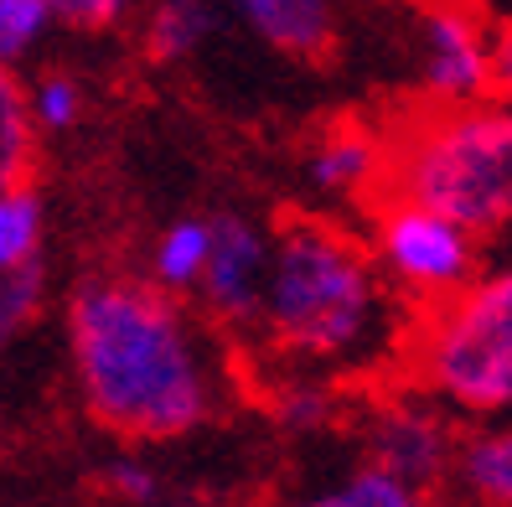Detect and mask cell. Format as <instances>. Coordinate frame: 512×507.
<instances>
[{"label":"cell","mask_w":512,"mask_h":507,"mask_svg":"<svg viewBox=\"0 0 512 507\" xmlns=\"http://www.w3.org/2000/svg\"><path fill=\"white\" fill-rule=\"evenodd\" d=\"M63 342L88 420L119 440H187L218 414L223 378L202 321L150 275H83L63 306Z\"/></svg>","instance_id":"6da1fadb"},{"label":"cell","mask_w":512,"mask_h":507,"mask_svg":"<svg viewBox=\"0 0 512 507\" xmlns=\"http://www.w3.org/2000/svg\"><path fill=\"white\" fill-rule=\"evenodd\" d=\"M399 332L394 285L357 233L311 213L269 233L254 337L285 373H368L399 347Z\"/></svg>","instance_id":"7a4b0ae2"},{"label":"cell","mask_w":512,"mask_h":507,"mask_svg":"<svg viewBox=\"0 0 512 507\" xmlns=\"http://www.w3.org/2000/svg\"><path fill=\"white\" fill-rule=\"evenodd\" d=\"M383 192L461 223L471 238L512 228V104H430L388 135Z\"/></svg>","instance_id":"3957f363"},{"label":"cell","mask_w":512,"mask_h":507,"mask_svg":"<svg viewBox=\"0 0 512 507\" xmlns=\"http://www.w3.org/2000/svg\"><path fill=\"white\" fill-rule=\"evenodd\" d=\"M419 389L456 420L512 414V264L430 306L414 332Z\"/></svg>","instance_id":"277c9868"},{"label":"cell","mask_w":512,"mask_h":507,"mask_svg":"<svg viewBox=\"0 0 512 507\" xmlns=\"http://www.w3.org/2000/svg\"><path fill=\"white\" fill-rule=\"evenodd\" d=\"M368 254L378 275L419 306H440L481 275V238L394 192L368 202Z\"/></svg>","instance_id":"5b68a950"},{"label":"cell","mask_w":512,"mask_h":507,"mask_svg":"<svg viewBox=\"0 0 512 507\" xmlns=\"http://www.w3.org/2000/svg\"><path fill=\"white\" fill-rule=\"evenodd\" d=\"M456 451H461L456 414L419 389V394L378 399L368 409V420H363V451H357V456H368L383 471L404 476V482L419 487V492H435V487L450 482Z\"/></svg>","instance_id":"8992f818"},{"label":"cell","mask_w":512,"mask_h":507,"mask_svg":"<svg viewBox=\"0 0 512 507\" xmlns=\"http://www.w3.org/2000/svg\"><path fill=\"white\" fill-rule=\"evenodd\" d=\"M264 270H269V233L238 213H207V259L197 275V306L202 316L228 337H254L259 301H264Z\"/></svg>","instance_id":"52a82bcc"},{"label":"cell","mask_w":512,"mask_h":507,"mask_svg":"<svg viewBox=\"0 0 512 507\" xmlns=\"http://www.w3.org/2000/svg\"><path fill=\"white\" fill-rule=\"evenodd\" d=\"M414 78L430 104L492 99V37L461 6H425L414 21Z\"/></svg>","instance_id":"ba28073f"},{"label":"cell","mask_w":512,"mask_h":507,"mask_svg":"<svg viewBox=\"0 0 512 507\" xmlns=\"http://www.w3.org/2000/svg\"><path fill=\"white\" fill-rule=\"evenodd\" d=\"M383 161H388V135L347 119V125H331L306 145L300 182L321 202H373L383 192Z\"/></svg>","instance_id":"9c48e42d"},{"label":"cell","mask_w":512,"mask_h":507,"mask_svg":"<svg viewBox=\"0 0 512 507\" xmlns=\"http://www.w3.org/2000/svg\"><path fill=\"white\" fill-rule=\"evenodd\" d=\"M254 42L290 63H326L342 42V6L337 0H218Z\"/></svg>","instance_id":"30bf717a"},{"label":"cell","mask_w":512,"mask_h":507,"mask_svg":"<svg viewBox=\"0 0 512 507\" xmlns=\"http://www.w3.org/2000/svg\"><path fill=\"white\" fill-rule=\"evenodd\" d=\"M280 507H430V492L409 487L404 476L383 471L368 456H352L347 466L311 476L295 492H285Z\"/></svg>","instance_id":"8fae6325"},{"label":"cell","mask_w":512,"mask_h":507,"mask_svg":"<svg viewBox=\"0 0 512 507\" xmlns=\"http://www.w3.org/2000/svg\"><path fill=\"white\" fill-rule=\"evenodd\" d=\"M218 21H223L218 0H150L140 16V52L156 68H176L207 47Z\"/></svg>","instance_id":"7c38bea8"},{"label":"cell","mask_w":512,"mask_h":507,"mask_svg":"<svg viewBox=\"0 0 512 507\" xmlns=\"http://www.w3.org/2000/svg\"><path fill=\"white\" fill-rule=\"evenodd\" d=\"M450 482L476 507H512V425H487L461 435Z\"/></svg>","instance_id":"4fadbf2b"},{"label":"cell","mask_w":512,"mask_h":507,"mask_svg":"<svg viewBox=\"0 0 512 507\" xmlns=\"http://www.w3.org/2000/svg\"><path fill=\"white\" fill-rule=\"evenodd\" d=\"M269 420L285 435H326L342 425V394L337 378L321 373H280L269 383Z\"/></svg>","instance_id":"5bb4252c"},{"label":"cell","mask_w":512,"mask_h":507,"mask_svg":"<svg viewBox=\"0 0 512 507\" xmlns=\"http://www.w3.org/2000/svg\"><path fill=\"white\" fill-rule=\"evenodd\" d=\"M202 259H207V218L187 213L156 233V244H150V280L171 295H192Z\"/></svg>","instance_id":"9a60e30c"},{"label":"cell","mask_w":512,"mask_h":507,"mask_svg":"<svg viewBox=\"0 0 512 507\" xmlns=\"http://www.w3.org/2000/svg\"><path fill=\"white\" fill-rule=\"evenodd\" d=\"M47 202L32 182H0V270L42 259Z\"/></svg>","instance_id":"2e32d148"},{"label":"cell","mask_w":512,"mask_h":507,"mask_svg":"<svg viewBox=\"0 0 512 507\" xmlns=\"http://www.w3.org/2000/svg\"><path fill=\"white\" fill-rule=\"evenodd\" d=\"M37 156V125L26 109V83L0 63V182H26Z\"/></svg>","instance_id":"e0dca14e"},{"label":"cell","mask_w":512,"mask_h":507,"mask_svg":"<svg viewBox=\"0 0 512 507\" xmlns=\"http://www.w3.org/2000/svg\"><path fill=\"white\" fill-rule=\"evenodd\" d=\"M42 306H47V270H42V259L16 264V270H0V352L32 332Z\"/></svg>","instance_id":"ac0fdd59"},{"label":"cell","mask_w":512,"mask_h":507,"mask_svg":"<svg viewBox=\"0 0 512 507\" xmlns=\"http://www.w3.org/2000/svg\"><path fill=\"white\" fill-rule=\"evenodd\" d=\"M26 109H32V125L37 135H68L78 119H83V83L63 68L37 73L26 83Z\"/></svg>","instance_id":"d6986e66"},{"label":"cell","mask_w":512,"mask_h":507,"mask_svg":"<svg viewBox=\"0 0 512 507\" xmlns=\"http://www.w3.org/2000/svg\"><path fill=\"white\" fill-rule=\"evenodd\" d=\"M52 26H57V16L47 0H0V63L6 68L26 63L47 42Z\"/></svg>","instance_id":"ffe728a7"},{"label":"cell","mask_w":512,"mask_h":507,"mask_svg":"<svg viewBox=\"0 0 512 507\" xmlns=\"http://www.w3.org/2000/svg\"><path fill=\"white\" fill-rule=\"evenodd\" d=\"M99 487L125 507H150V502H161V471L130 451H119L99 466Z\"/></svg>","instance_id":"44dd1931"},{"label":"cell","mask_w":512,"mask_h":507,"mask_svg":"<svg viewBox=\"0 0 512 507\" xmlns=\"http://www.w3.org/2000/svg\"><path fill=\"white\" fill-rule=\"evenodd\" d=\"M57 26H73V32H109V26H119L135 0H47Z\"/></svg>","instance_id":"7402d4cb"},{"label":"cell","mask_w":512,"mask_h":507,"mask_svg":"<svg viewBox=\"0 0 512 507\" xmlns=\"http://www.w3.org/2000/svg\"><path fill=\"white\" fill-rule=\"evenodd\" d=\"M492 99L512 104V32L492 37Z\"/></svg>","instance_id":"603a6c76"},{"label":"cell","mask_w":512,"mask_h":507,"mask_svg":"<svg viewBox=\"0 0 512 507\" xmlns=\"http://www.w3.org/2000/svg\"><path fill=\"white\" fill-rule=\"evenodd\" d=\"M150 507H202V502H166V497H161V502H150Z\"/></svg>","instance_id":"cb8c5ba5"}]
</instances>
